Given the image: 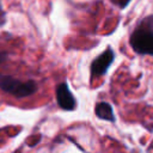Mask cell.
Segmentation results:
<instances>
[{"label":"cell","mask_w":153,"mask_h":153,"mask_svg":"<svg viewBox=\"0 0 153 153\" xmlns=\"http://www.w3.org/2000/svg\"><path fill=\"white\" fill-rule=\"evenodd\" d=\"M129 44L136 54L153 56V16L140 20L130 33Z\"/></svg>","instance_id":"1"},{"label":"cell","mask_w":153,"mask_h":153,"mask_svg":"<svg viewBox=\"0 0 153 153\" xmlns=\"http://www.w3.org/2000/svg\"><path fill=\"white\" fill-rule=\"evenodd\" d=\"M0 90L16 98H25L36 93L37 84L35 80H20L12 75L0 74Z\"/></svg>","instance_id":"2"},{"label":"cell","mask_w":153,"mask_h":153,"mask_svg":"<svg viewBox=\"0 0 153 153\" xmlns=\"http://www.w3.org/2000/svg\"><path fill=\"white\" fill-rule=\"evenodd\" d=\"M115 60V51L109 47L105 51L98 55L91 63V78H99L108 73L109 67Z\"/></svg>","instance_id":"3"},{"label":"cell","mask_w":153,"mask_h":153,"mask_svg":"<svg viewBox=\"0 0 153 153\" xmlns=\"http://www.w3.org/2000/svg\"><path fill=\"white\" fill-rule=\"evenodd\" d=\"M56 102L57 105L66 111H72L76 108V100L73 96V93L69 90V86L67 82H60L56 86Z\"/></svg>","instance_id":"4"},{"label":"cell","mask_w":153,"mask_h":153,"mask_svg":"<svg viewBox=\"0 0 153 153\" xmlns=\"http://www.w3.org/2000/svg\"><path fill=\"white\" fill-rule=\"evenodd\" d=\"M94 114L99 120H104V121H109V122H115L116 117L112 110V106L110 105V103L108 102H99L96 108H94Z\"/></svg>","instance_id":"5"},{"label":"cell","mask_w":153,"mask_h":153,"mask_svg":"<svg viewBox=\"0 0 153 153\" xmlns=\"http://www.w3.org/2000/svg\"><path fill=\"white\" fill-rule=\"evenodd\" d=\"M112 2H115L120 8H124L128 6V4L131 1V0H111Z\"/></svg>","instance_id":"6"},{"label":"cell","mask_w":153,"mask_h":153,"mask_svg":"<svg viewBox=\"0 0 153 153\" xmlns=\"http://www.w3.org/2000/svg\"><path fill=\"white\" fill-rule=\"evenodd\" d=\"M5 23H6V13H5V11L2 10V6H1V4H0V26L5 25Z\"/></svg>","instance_id":"7"},{"label":"cell","mask_w":153,"mask_h":153,"mask_svg":"<svg viewBox=\"0 0 153 153\" xmlns=\"http://www.w3.org/2000/svg\"><path fill=\"white\" fill-rule=\"evenodd\" d=\"M7 56H8V54L6 51H1L0 50V65L7 60Z\"/></svg>","instance_id":"8"}]
</instances>
